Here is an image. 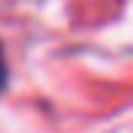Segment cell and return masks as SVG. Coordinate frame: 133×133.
I'll return each instance as SVG.
<instances>
[{
	"instance_id": "1",
	"label": "cell",
	"mask_w": 133,
	"mask_h": 133,
	"mask_svg": "<svg viewBox=\"0 0 133 133\" xmlns=\"http://www.w3.org/2000/svg\"><path fill=\"white\" fill-rule=\"evenodd\" d=\"M5 79H8V68H5V57H3V46H0V92L5 87Z\"/></svg>"
}]
</instances>
